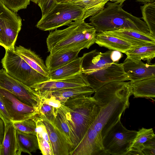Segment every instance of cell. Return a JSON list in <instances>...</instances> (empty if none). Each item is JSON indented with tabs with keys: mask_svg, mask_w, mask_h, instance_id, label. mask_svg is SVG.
Instances as JSON below:
<instances>
[{
	"mask_svg": "<svg viewBox=\"0 0 155 155\" xmlns=\"http://www.w3.org/2000/svg\"><path fill=\"white\" fill-rule=\"evenodd\" d=\"M132 95L130 81L110 82L95 92L93 97L98 101L100 110L79 143V148L83 154L107 155L103 146L102 138L129 108V99Z\"/></svg>",
	"mask_w": 155,
	"mask_h": 155,
	"instance_id": "1",
	"label": "cell"
},
{
	"mask_svg": "<svg viewBox=\"0 0 155 155\" xmlns=\"http://www.w3.org/2000/svg\"><path fill=\"white\" fill-rule=\"evenodd\" d=\"M67 28L50 32L46 39L50 54L88 49L95 43V28L82 19L73 22Z\"/></svg>",
	"mask_w": 155,
	"mask_h": 155,
	"instance_id": "2",
	"label": "cell"
},
{
	"mask_svg": "<svg viewBox=\"0 0 155 155\" xmlns=\"http://www.w3.org/2000/svg\"><path fill=\"white\" fill-rule=\"evenodd\" d=\"M106 5L105 8L89 18V24L94 27L96 32L129 28L150 34L144 22L124 11L123 5L109 1Z\"/></svg>",
	"mask_w": 155,
	"mask_h": 155,
	"instance_id": "3",
	"label": "cell"
},
{
	"mask_svg": "<svg viewBox=\"0 0 155 155\" xmlns=\"http://www.w3.org/2000/svg\"><path fill=\"white\" fill-rule=\"evenodd\" d=\"M62 103L65 106L66 117L74 136L76 147L98 114L100 107L97 100L91 96L70 98Z\"/></svg>",
	"mask_w": 155,
	"mask_h": 155,
	"instance_id": "4",
	"label": "cell"
},
{
	"mask_svg": "<svg viewBox=\"0 0 155 155\" xmlns=\"http://www.w3.org/2000/svg\"><path fill=\"white\" fill-rule=\"evenodd\" d=\"M84 8L68 2L57 3L38 22L36 27L43 31H53L82 19Z\"/></svg>",
	"mask_w": 155,
	"mask_h": 155,
	"instance_id": "5",
	"label": "cell"
},
{
	"mask_svg": "<svg viewBox=\"0 0 155 155\" xmlns=\"http://www.w3.org/2000/svg\"><path fill=\"white\" fill-rule=\"evenodd\" d=\"M1 63L8 74L30 88L50 80L32 68L15 50H5Z\"/></svg>",
	"mask_w": 155,
	"mask_h": 155,
	"instance_id": "6",
	"label": "cell"
},
{
	"mask_svg": "<svg viewBox=\"0 0 155 155\" xmlns=\"http://www.w3.org/2000/svg\"><path fill=\"white\" fill-rule=\"evenodd\" d=\"M137 131L127 129L120 120L112 126L102 138L103 148L107 155H126Z\"/></svg>",
	"mask_w": 155,
	"mask_h": 155,
	"instance_id": "7",
	"label": "cell"
},
{
	"mask_svg": "<svg viewBox=\"0 0 155 155\" xmlns=\"http://www.w3.org/2000/svg\"><path fill=\"white\" fill-rule=\"evenodd\" d=\"M0 87L11 93L24 104L38 109L39 97L30 87L12 77L3 69L0 70Z\"/></svg>",
	"mask_w": 155,
	"mask_h": 155,
	"instance_id": "8",
	"label": "cell"
},
{
	"mask_svg": "<svg viewBox=\"0 0 155 155\" xmlns=\"http://www.w3.org/2000/svg\"><path fill=\"white\" fill-rule=\"evenodd\" d=\"M90 87L95 92L109 83L129 81L123 64L114 63L89 74H85Z\"/></svg>",
	"mask_w": 155,
	"mask_h": 155,
	"instance_id": "9",
	"label": "cell"
},
{
	"mask_svg": "<svg viewBox=\"0 0 155 155\" xmlns=\"http://www.w3.org/2000/svg\"><path fill=\"white\" fill-rule=\"evenodd\" d=\"M0 97L3 102L12 121L33 118L39 114L37 108L27 105L13 94L0 87Z\"/></svg>",
	"mask_w": 155,
	"mask_h": 155,
	"instance_id": "10",
	"label": "cell"
},
{
	"mask_svg": "<svg viewBox=\"0 0 155 155\" xmlns=\"http://www.w3.org/2000/svg\"><path fill=\"white\" fill-rule=\"evenodd\" d=\"M90 86L87 77L82 72L62 79L49 80L30 87L38 96L41 94L66 88ZM39 97V96H38Z\"/></svg>",
	"mask_w": 155,
	"mask_h": 155,
	"instance_id": "11",
	"label": "cell"
},
{
	"mask_svg": "<svg viewBox=\"0 0 155 155\" xmlns=\"http://www.w3.org/2000/svg\"><path fill=\"white\" fill-rule=\"evenodd\" d=\"M48 133L53 155H70L73 148L61 131L55 125L53 120H49L38 115Z\"/></svg>",
	"mask_w": 155,
	"mask_h": 155,
	"instance_id": "12",
	"label": "cell"
},
{
	"mask_svg": "<svg viewBox=\"0 0 155 155\" xmlns=\"http://www.w3.org/2000/svg\"><path fill=\"white\" fill-rule=\"evenodd\" d=\"M112 50L102 53L96 49L84 53L82 56V72L89 74L114 62L111 58Z\"/></svg>",
	"mask_w": 155,
	"mask_h": 155,
	"instance_id": "13",
	"label": "cell"
},
{
	"mask_svg": "<svg viewBox=\"0 0 155 155\" xmlns=\"http://www.w3.org/2000/svg\"><path fill=\"white\" fill-rule=\"evenodd\" d=\"M129 80L134 81L155 76V64L144 63L141 60L127 57L122 63Z\"/></svg>",
	"mask_w": 155,
	"mask_h": 155,
	"instance_id": "14",
	"label": "cell"
},
{
	"mask_svg": "<svg viewBox=\"0 0 155 155\" xmlns=\"http://www.w3.org/2000/svg\"><path fill=\"white\" fill-rule=\"evenodd\" d=\"M103 32L124 40L134 46L155 45V36L131 29L121 28Z\"/></svg>",
	"mask_w": 155,
	"mask_h": 155,
	"instance_id": "15",
	"label": "cell"
},
{
	"mask_svg": "<svg viewBox=\"0 0 155 155\" xmlns=\"http://www.w3.org/2000/svg\"><path fill=\"white\" fill-rule=\"evenodd\" d=\"M22 25L20 17L0 25V45L5 50H15V44Z\"/></svg>",
	"mask_w": 155,
	"mask_h": 155,
	"instance_id": "16",
	"label": "cell"
},
{
	"mask_svg": "<svg viewBox=\"0 0 155 155\" xmlns=\"http://www.w3.org/2000/svg\"><path fill=\"white\" fill-rule=\"evenodd\" d=\"M95 43L100 47L124 53L134 46L124 40L104 32L96 33Z\"/></svg>",
	"mask_w": 155,
	"mask_h": 155,
	"instance_id": "17",
	"label": "cell"
},
{
	"mask_svg": "<svg viewBox=\"0 0 155 155\" xmlns=\"http://www.w3.org/2000/svg\"><path fill=\"white\" fill-rule=\"evenodd\" d=\"M95 91L90 86H83L59 90L38 96L39 98L52 97L61 103L68 99L82 96H91Z\"/></svg>",
	"mask_w": 155,
	"mask_h": 155,
	"instance_id": "18",
	"label": "cell"
},
{
	"mask_svg": "<svg viewBox=\"0 0 155 155\" xmlns=\"http://www.w3.org/2000/svg\"><path fill=\"white\" fill-rule=\"evenodd\" d=\"M15 51L32 68L49 77L50 71L47 68L43 60L35 52L21 45L15 48Z\"/></svg>",
	"mask_w": 155,
	"mask_h": 155,
	"instance_id": "19",
	"label": "cell"
},
{
	"mask_svg": "<svg viewBox=\"0 0 155 155\" xmlns=\"http://www.w3.org/2000/svg\"><path fill=\"white\" fill-rule=\"evenodd\" d=\"M4 125V136L0 147V155H20L16 136V129L12 123Z\"/></svg>",
	"mask_w": 155,
	"mask_h": 155,
	"instance_id": "20",
	"label": "cell"
},
{
	"mask_svg": "<svg viewBox=\"0 0 155 155\" xmlns=\"http://www.w3.org/2000/svg\"><path fill=\"white\" fill-rule=\"evenodd\" d=\"M134 98L152 99L155 97V76L139 80L130 81Z\"/></svg>",
	"mask_w": 155,
	"mask_h": 155,
	"instance_id": "21",
	"label": "cell"
},
{
	"mask_svg": "<svg viewBox=\"0 0 155 155\" xmlns=\"http://www.w3.org/2000/svg\"><path fill=\"white\" fill-rule=\"evenodd\" d=\"M61 104V106L59 108H55V116L53 120L74 150L76 146L74 136L66 117L65 106L63 104Z\"/></svg>",
	"mask_w": 155,
	"mask_h": 155,
	"instance_id": "22",
	"label": "cell"
},
{
	"mask_svg": "<svg viewBox=\"0 0 155 155\" xmlns=\"http://www.w3.org/2000/svg\"><path fill=\"white\" fill-rule=\"evenodd\" d=\"M82 56L61 67L50 71L49 75L50 80H55L68 78L82 72Z\"/></svg>",
	"mask_w": 155,
	"mask_h": 155,
	"instance_id": "23",
	"label": "cell"
},
{
	"mask_svg": "<svg viewBox=\"0 0 155 155\" xmlns=\"http://www.w3.org/2000/svg\"><path fill=\"white\" fill-rule=\"evenodd\" d=\"M80 51H70L55 54H50L45 64L50 71L57 69L77 59Z\"/></svg>",
	"mask_w": 155,
	"mask_h": 155,
	"instance_id": "24",
	"label": "cell"
},
{
	"mask_svg": "<svg viewBox=\"0 0 155 155\" xmlns=\"http://www.w3.org/2000/svg\"><path fill=\"white\" fill-rule=\"evenodd\" d=\"M16 136L20 155L22 152L31 155V152L35 153L39 149L36 135L16 130Z\"/></svg>",
	"mask_w": 155,
	"mask_h": 155,
	"instance_id": "25",
	"label": "cell"
},
{
	"mask_svg": "<svg viewBox=\"0 0 155 155\" xmlns=\"http://www.w3.org/2000/svg\"><path fill=\"white\" fill-rule=\"evenodd\" d=\"M127 57L133 60L147 61L148 64L155 57V45L134 46L124 53Z\"/></svg>",
	"mask_w": 155,
	"mask_h": 155,
	"instance_id": "26",
	"label": "cell"
},
{
	"mask_svg": "<svg viewBox=\"0 0 155 155\" xmlns=\"http://www.w3.org/2000/svg\"><path fill=\"white\" fill-rule=\"evenodd\" d=\"M154 137L155 135L152 128H142L137 131L130 149L126 155H142L141 150L143 144Z\"/></svg>",
	"mask_w": 155,
	"mask_h": 155,
	"instance_id": "27",
	"label": "cell"
},
{
	"mask_svg": "<svg viewBox=\"0 0 155 155\" xmlns=\"http://www.w3.org/2000/svg\"><path fill=\"white\" fill-rule=\"evenodd\" d=\"M144 21L150 33L155 36V2H148L140 7Z\"/></svg>",
	"mask_w": 155,
	"mask_h": 155,
	"instance_id": "28",
	"label": "cell"
},
{
	"mask_svg": "<svg viewBox=\"0 0 155 155\" xmlns=\"http://www.w3.org/2000/svg\"><path fill=\"white\" fill-rule=\"evenodd\" d=\"M35 117L21 121H12V123L16 130L26 133L36 135Z\"/></svg>",
	"mask_w": 155,
	"mask_h": 155,
	"instance_id": "29",
	"label": "cell"
},
{
	"mask_svg": "<svg viewBox=\"0 0 155 155\" xmlns=\"http://www.w3.org/2000/svg\"><path fill=\"white\" fill-rule=\"evenodd\" d=\"M108 0H91L89 4L84 8V14L82 20L94 16L102 10Z\"/></svg>",
	"mask_w": 155,
	"mask_h": 155,
	"instance_id": "30",
	"label": "cell"
},
{
	"mask_svg": "<svg viewBox=\"0 0 155 155\" xmlns=\"http://www.w3.org/2000/svg\"><path fill=\"white\" fill-rule=\"evenodd\" d=\"M31 0H0L8 8L16 13L25 9L29 5Z\"/></svg>",
	"mask_w": 155,
	"mask_h": 155,
	"instance_id": "31",
	"label": "cell"
},
{
	"mask_svg": "<svg viewBox=\"0 0 155 155\" xmlns=\"http://www.w3.org/2000/svg\"><path fill=\"white\" fill-rule=\"evenodd\" d=\"M55 108L40 100L38 109V115L48 120H53L55 116Z\"/></svg>",
	"mask_w": 155,
	"mask_h": 155,
	"instance_id": "32",
	"label": "cell"
},
{
	"mask_svg": "<svg viewBox=\"0 0 155 155\" xmlns=\"http://www.w3.org/2000/svg\"><path fill=\"white\" fill-rule=\"evenodd\" d=\"M19 17L15 13L7 8L0 0V25Z\"/></svg>",
	"mask_w": 155,
	"mask_h": 155,
	"instance_id": "33",
	"label": "cell"
},
{
	"mask_svg": "<svg viewBox=\"0 0 155 155\" xmlns=\"http://www.w3.org/2000/svg\"><path fill=\"white\" fill-rule=\"evenodd\" d=\"M39 149L43 155H53L51 144L37 134Z\"/></svg>",
	"mask_w": 155,
	"mask_h": 155,
	"instance_id": "34",
	"label": "cell"
},
{
	"mask_svg": "<svg viewBox=\"0 0 155 155\" xmlns=\"http://www.w3.org/2000/svg\"><path fill=\"white\" fill-rule=\"evenodd\" d=\"M57 3L56 0H38L37 4L41 8L42 16L51 10Z\"/></svg>",
	"mask_w": 155,
	"mask_h": 155,
	"instance_id": "35",
	"label": "cell"
},
{
	"mask_svg": "<svg viewBox=\"0 0 155 155\" xmlns=\"http://www.w3.org/2000/svg\"><path fill=\"white\" fill-rule=\"evenodd\" d=\"M141 153L142 155H155V137L143 144Z\"/></svg>",
	"mask_w": 155,
	"mask_h": 155,
	"instance_id": "36",
	"label": "cell"
},
{
	"mask_svg": "<svg viewBox=\"0 0 155 155\" xmlns=\"http://www.w3.org/2000/svg\"><path fill=\"white\" fill-rule=\"evenodd\" d=\"M0 119L3 121L4 124L7 123H12L11 119L0 97Z\"/></svg>",
	"mask_w": 155,
	"mask_h": 155,
	"instance_id": "37",
	"label": "cell"
},
{
	"mask_svg": "<svg viewBox=\"0 0 155 155\" xmlns=\"http://www.w3.org/2000/svg\"><path fill=\"white\" fill-rule=\"evenodd\" d=\"M40 100L53 107L58 108L61 106V103L52 97H48L45 98H41Z\"/></svg>",
	"mask_w": 155,
	"mask_h": 155,
	"instance_id": "38",
	"label": "cell"
},
{
	"mask_svg": "<svg viewBox=\"0 0 155 155\" xmlns=\"http://www.w3.org/2000/svg\"><path fill=\"white\" fill-rule=\"evenodd\" d=\"M91 0H68V2L84 8L89 4Z\"/></svg>",
	"mask_w": 155,
	"mask_h": 155,
	"instance_id": "39",
	"label": "cell"
},
{
	"mask_svg": "<svg viewBox=\"0 0 155 155\" xmlns=\"http://www.w3.org/2000/svg\"><path fill=\"white\" fill-rule=\"evenodd\" d=\"M111 58L114 63L118 62L123 57L122 53L117 51L112 50L111 53Z\"/></svg>",
	"mask_w": 155,
	"mask_h": 155,
	"instance_id": "40",
	"label": "cell"
},
{
	"mask_svg": "<svg viewBox=\"0 0 155 155\" xmlns=\"http://www.w3.org/2000/svg\"><path fill=\"white\" fill-rule=\"evenodd\" d=\"M127 0H108L109 1L115 2L117 4H119L121 5H123L124 2Z\"/></svg>",
	"mask_w": 155,
	"mask_h": 155,
	"instance_id": "41",
	"label": "cell"
},
{
	"mask_svg": "<svg viewBox=\"0 0 155 155\" xmlns=\"http://www.w3.org/2000/svg\"><path fill=\"white\" fill-rule=\"evenodd\" d=\"M136 1L138 2L143 4L148 2H151L150 0H136Z\"/></svg>",
	"mask_w": 155,
	"mask_h": 155,
	"instance_id": "42",
	"label": "cell"
},
{
	"mask_svg": "<svg viewBox=\"0 0 155 155\" xmlns=\"http://www.w3.org/2000/svg\"><path fill=\"white\" fill-rule=\"evenodd\" d=\"M68 0H56L57 3L66 2Z\"/></svg>",
	"mask_w": 155,
	"mask_h": 155,
	"instance_id": "43",
	"label": "cell"
},
{
	"mask_svg": "<svg viewBox=\"0 0 155 155\" xmlns=\"http://www.w3.org/2000/svg\"><path fill=\"white\" fill-rule=\"evenodd\" d=\"M31 1L35 4L37 3L38 0H31Z\"/></svg>",
	"mask_w": 155,
	"mask_h": 155,
	"instance_id": "44",
	"label": "cell"
},
{
	"mask_svg": "<svg viewBox=\"0 0 155 155\" xmlns=\"http://www.w3.org/2000/svg\"><path fill=\"white\" fill-rule=\"evenodd\" d=\"M151 2H155V0H150Z\"/></svg>",
	"mask_w": 155,
	"mask_h": 155,
	"instance_id": "45",
	"label": "cell"
},
{
	"mask_svg": "<svg viewBox=\"0 0 155 155\" xmlns=\"http://www.w3.org/2000/svg\"></svg>",
	"mask_w": 155,
	"mask_h": 155,
	"instance_id": "46",
	"label": "cell"
}]
</instances>
